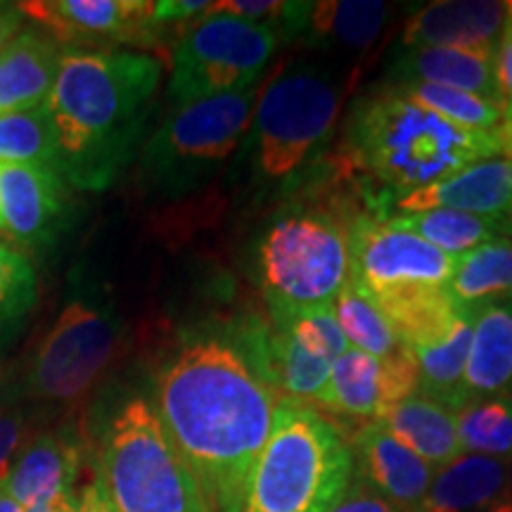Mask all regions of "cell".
<instances>
[{
	"label": "cell",
	"mask_w": 512,
	"mask_h": 512,
	"mask_svg": "<svg viewBox=\"0 0 512 512\" xmlns=\"http://www.w3.org/2000/svg\"><path fill=\"white\" fill-rule=\"evenodd\" d=\"M418 394V363L411 349L375 358L347 349L330 370L313 403L330 413L358 420H380L396 403Z\"/></svg>",
	"instance_id": "4fadbf2b"
},
{
	"label": "cell",
	"mask_w": 512,
	"mask_h": 512,
	"mask_svg": "<svg viewBox=\"0 0 512 512\" xmlns=\"http://www.w3.org/2000/svg\"><path fill=\"white\" fill-rule=\"evenodd\" d=\"M24 22V12L19 5L0 3V50L19 34V27Z\"/></svg>",
	"instance_id": "f35d334b"
},
{
	"label": "cell",
	"mask_w": 512,
	"mask_h": 512,
	"mask_svg": "<svg viewBox=\"0 0 512 512\" xmlns=\"http://www.w3.org/2000/svg\"><path fill=\"white\" fill-rule=\"evenodd\" d=\"M496 79L503 93L505 117H512V8L508 3V24L496 48Z\"/></svg>",
	"instance_id": "d590c367"
},
{
	"label": "cell",
	"mask_w": 512,
	"mask_h": 512,
	"mask_svg": "<svg viewBox=\"0 0 512 512\" xmlns=\"http://www.w3.org/2000/svg\"><path fill=\"white\" fill-rule=\"evenodd\" d=\"M446 292L465 313L512 299V238H494L456 256Z\"/></svg>",
	"instance_id": "d4e9b609"
},
{
	"label": "cell",
	"mask_w": 512,
	"mask_h": 512,
	"mask_svg": "<svg viewBox=\"0 0 512 512\" xmlns=\"http://www.w3.org/2000/svg\"><path fill=\"white\" fill-rule=\"evenodd\" d=\"M256 88L174 107L140 150V178L162 197L200 190L240 150L252 121Z\"/></svg>",
	"instance_id": "ba28073f"
},
{
	"label": "cell",
	"mask_w": 512,
	"mask_h": 512,
	"mask_svg": "<svg viewBox=\"0 0 512 512\" xmlns=\"http://www.w3.org/2000/svg\"><path fill=\"white\" fill-rule=\"evenodd\" d=\"M252 266L271 313L332 306L351 278L347 219L316 204H287L256 238Z\"/></svg>",
	"instance_id": "8992f818"
},
{
	"label": "cell",
	"mask_w": 512,
	"mask_h": 512,
	"mask_svg": "<svg viewBox=\"0 0 512 512\" xmlns=\"http://www.w3.org/2000/svg\"><path fill=\"white\" fill-rule=\"evenodd\" d=\"M0 512H24L22 505H19L15 498L8 494L5 486H0Z\"/></svg>",
	"instance_id": "7bdbcfd3"
},
{
	"label": "cell",
	"mask_w": 512,
	"mask_h": 512,
	"mask_svg": "<svg viewBox=\"0 0 512 512\" xmlns=\"http://www.w3.org/2000/svg\"><path fill=\"white\" fill-rule=\"evenodd\" d=\"M389 86V83H387ZM396 93L415 105L425 107L451 124L472 128V131H494L503 119L501 107L491 105L489 100L477 95L456 91L446 86H430V83H406V86H389Z\"/></svg>",
	"instance_id": "1f68e13d"
},
{
	"label": "cell",
	"mask_w": 512,
	"mask_h": 512,
	"mask_svg": "<svg viewBox=\"0 0 512 512\" xmlns=\"http://www.w3.org/2000/svg\"><path fill=\"white\" fill-rule=\"evenodd\" d=\"M420 512H512V460L463 453L434 472Z\"/></svg>",
	"instance_id": "ac0fdd59"
},
{
	"label": "cell",
	"mask_w": 512,
	"mask_h": 512,
	"mask_svg": "<svg viewBox=\"0 0 512 512\" xmlns=\"http://www.w3.org/2000/svg\"><path fill=\"white\" fill-rule=\"evenodd\" d=\"M491 136H494L496 143V155H503L505 162H512V117L498 121Z\"/></svg>",
	"instance_id": "ab89813d"
},
{
	"label": "cell",
	"mask_w": 512,
	"mask_h": 512,
	"mask_svg": "<svg viewBox=\"0 0 512 512\" xmlns=\"http://www.w3.org/2000/svg\"><path fill=\"white\" fill-rule=\"evenodd\" d=\"M430 83L446 86L503 105V93L496 79V55L460 48H401L389 67V86Z\"/></svg>",
	"instance_id": "d6986e66"
},
{
	"label": "cell",
	"mask_w": 512,
	"mask_h": 512,
	"mask_svg": "<svg viewBox=\"0 0 512 512\" xmlns=\"http://www.w3.org/2000/svg\"><path fill=\"white\" fill-rule=\"evenodd\" d=\"M74 512H114L110 498L105 494V486H102L100 477H95L93 482H88L81 489V494L76 496Z\"/></svg>",
	"instance_id": "74e56055"
},
{
	"label": "cell",
	"mask_w": 512,
	"mask_h": 512,
	"mask_svg": "<svg viewBox=\"0 0 512 512\" xmlns=\"http://www.w3.org/2000/svg\"><path fill=\"white\" fill-rule=\"evenodd\" d=\"M494 155L491 131L451 124L389 86L356 100L344 126L342 164L382 185L380 219L392 197L446 181Z\"/></svg>",
	"instance_id": "3957f363"
},
{
	"label": "cell",
	"mask_w": 512,
	"mask_h": 512,
	"mask_svg": "<svg viewBox=\"0 0 512 512\" xmlns=\"http://www.w3.org/2000/svg\"><path fill=\"white\" fill-rule=\"evenodd\" d=\"M512 200V162L505 159H482L465 166L446 181L425 188L403 192L389 200L384 219L394 214H418L430 209H453L482 216L498 223Z\"/></svg>",
	"instance_id": "9a60e30c"
},
{
	"label": "cell",
	"mask_w": 512,
	"mask_h": 512,
	"mask_svg": "<svg viewBox=\"0 0 512 512\" xmlns=\"http://www.w3.org/2000/svg\"><path fill=\"white\" fill-rule=\"evenodd\" d=\"M508 24V3L441 0L415 12L401 34V48H460L496 55Z\"/></svg>",
	"instance_id": "e0dca14e"
},
{
	"label": "cell",
	"mask_w": 512,
	"mask_h": 512,
	"mask_svg": "<svg viewBox=\"0 0 512 512\" xmlns=\"http://www.w3.org/2000/svg\"><path fill=\"white\" fill-rule=\"evenodd\" d=\"M74 505H76V496L69 494V496L57 498V501L34 505V508H24V512H74Z\"/></svg>",
	"instance_id": "60d3db41"
},
{
	"label": "cell",
	"mask_w": 512,
	"mask_h": 512,
	"mask_svg": "<svg viewBox=\"0 0 512 512\" xmlns=\"http://www.w3.org/2000/svg\"><path fill=\"white\" fill-rule=\"evenodd\" d=\"M339 107L342 86L316 64L283 69L266 83L240 145V162H247L259 200L292 195L309 181L328 155Z\"/></svg>",
	"instance_id": "277c9868"
},
{
	"label": "cell",
	"mask_w": 512,
	"mask_h": 512,
	"mask_svg": "<svg viewBox=\"0 0 512 512\" xmlns=\"http://www.w3.org/2000/svg\"><path fill=\"white\" fill-rule=\"evenodd\" d=\"M79 446L55 432L38 434L19 451L5 489L22 508L72 494L79 475Z\"/></svg>",
	"instance_id": "7402d4cb"
},
{
	"label": "cell",
	"mask_w": 512,
	"mask_h": 512,
	"mask_svg": "<svg viewBox=\"0 0 512 512\" xmlns=\"http://www.w3.org/2000/svg\"><path fill=\"white\" fill-rule=\"evenodd\" d=\"M36 294L34 264L15 247L0 242V354L19 337Z\"/></svg>",
	"instance_id": "4dcf8cb0"
},
{
	"label": "cell",
	"mask_w": 512,
	"mask_h": 512,
	"mask_svg": "<svg viewBox=\"0 0 512 512\" xmlns=\"http://www.w3.org/2000/svg\"><path fill=\"white\" fill-rule=\"evenodd\" d=\"M155 411L211 512H235L273 427L278 394L235 332L195 335L164 363Z\"/></svg>",
	"instance_id": "6da1fadb"
},
{
	"label": "cell",
	"mask_w": 512,
	"mask_h": 512,
	"mask_svg": "<svg viewBox=\"0 0 512 512\" xmlns=\"http://www.w3.org/2000/svg\"><path fill=\"white\" fill-rule=\"evenodd\" d=\"M496 228H498V233L505 235V238H512V200H510L508 211H505V214L501 216V221L496 223Z\"/></svg>",
	"instance_id": "ee69618b"
},
{
	"label": "cell",
	"mask_w": 512,
	"mask_h": 512,
	"mask_svg": "<svg viewBox=\"0 0 512 512\" xmlns=\"http://www.w3.org/2000/svg\"><path fill=\"white\" fill-rule=\"evenodd\" d=\"M354 472L401 512H420L434 470L396 441L382 422L370 420L351 437Z\"/></svg>",
	"instance_id": "2e32d148"
},
{
	"label": "cell",
	"mask_w": 512,
	"mask_h": 512,
	"mask_svg": "<svg viewBox=\"0 0 512 512\" xmlns=\"http://www.w3.org/2000/svg\"><path fill=\"white\" fill-rule=\"evenodd\" d=\"M508 399H510V403H512V389L508 392Z\"/></svg>",
	"instance_id": "f6af8a7d"
},
{
	"label": "cell",
	"mask_w": 512,
	"mask_h": 512,
	"mask_svg": "<svg viewBox=\"0 0 512 512\" xmlns=\"http://www.w3.org/2000/svg\"><path fill=\"white\" fill-rule=\"evenodd\" d=\"M55 166L46 105L0 117V166Z\"/></svg>",
	"instance_id": "d6a6232c"
},
{
	"label": "cell",
	"mask_w": 512,
	"mask_h": 512,
	"mask_svg": "<svg viewBox=\"0 0 512 512\" xmlns=\"http://www.w3.org/2000/svg\"><path fill=\"white\" fill-rule=\"evenodd\" d=\"M396 441L425 460L432 470H441L463 456L456 430V413L427 396L413 394L396 403L380 420Z\"/></svg>",
	"instance_id": "cb8c5ba5"
},
{
	"label": "cell",
	"mask_w": 512,
	"mask_h": 512,
	"mask_svg": "<svg viewBox=\"0 0 512 512\" xmlns=\"http://www.w3.org/2000/svg\"><path fill=\"white\" fill-rule=\"evenodd\" d=\"M62 50L48 31L22 29L0 50V117L46 105Z\"/></svg>",
	"instance_id": "44dd1931"
},
{
	"label": "cell",
	"mask_w": 512,
	"mask_h": 512,
	"mask_svg": "<svg viewBox=\"0 0 512 512\" xmlns=\"http://www.w3.org/2000/svg\"><path fill=\"white\" fill-rule=\"evenodd\" d=\"M24 427H27V420L19 411H5L0 415V486L8 482L12 465L19 456Z\"/></svg>",
	"instance_id": "e575fe53"
},
{
	"label": "cell",
	"mask_w": 512,
	"mask_h": 512,
	"mask_svg": "<svg viewBox=\"0 0 512 512\" xmlns=\"http://www.w3.org/2000/svg\"><path fill=\"white\" fill-rule=\"evenodd\" d=\"M67 219V181L55 166H0V230L8 238L48 245Z\"/></svg>",
	"instance_id": "5bb4252c"
},
{
	"label": "cell",
	"mask_w": 512,
	"mask_h": 512,
	"mask_svg": "<svg viewBox=\"0 0 512 512\" xmlns=\"http://www.w3.org/2000/svg\"><path fill=\"white\" fill-rule=\"evenodd\" d=\"M12 399H15V382H12L10 370L0 368V415L5 413Z\"/></svg>",
	"instance_id": "b9f144b4"
},
{
	"label": "cell",
	"mask_w": 512,
	"mask_h": 512,
	"mask_svg": "<svg viewBox=\"0 0 512 512\" xmlns=\"http://www.w3.org/2000/svg\"><path fill=\"white\" fill-rule=\"evenodd\" d=\"M347 238L351 280L370 302L418 290H446L451 280L456 256L368 211L349 216Z\"/></svg>",
	"instance_id": "8fae6325"
},
{
	"label": "cell",
	"mask_w": 512,
	"mask_h": 512,
	"mask_svg": "<svg viewBox=\"0 0 512 512\" xmlns=\"http://www.w3.org/2000/svg\"><path fill=\"white\" fill-rule=\"evenodd\" d=\"M510 8H512V3H510Z\"/></svg>",
	"instance_id": "bcb514c9"
},
{
	"label": "cell",
	"mask_w": 512,
	"mask_h": 512,
	"mask_svg": "<svg viewBox=\"0 0 512 512\" xmlns=\"http://www.w3.org/2000/svg\"><path fill=\"white\" fill-rule=\"evenodd\" d=\"M389 8L380 0L306 3L299 36L349 50H368L382 34Z\"/></svg>",
	"instance_id": "4316f807"
},
{
	"label": "cell",
	"mask_w": 512,
	"mask_h": 512,
	"mask_svg": "<svg viewBox=\"0 0 512 512\" xmlns=\"http://www.w3.org/2000/svg\"><path fill=\"white\" fill-rule=\"evenodd\" d=\"M162 64L128 50L67 48L46 100L55 169L79 190H107L138 155Z\"/></svg>",
	"instance_id": "7a4b0ae2"
},
{
	"label": "cell",
	"mask_w": 512,
	"mask_h": 512,
	"mask_svg": "<svg viewBox=\"0 0 512 512\" xmlns=\"http://www.w3.org/2000/svg\"><path fill=\"white\" fill-rule=\"evenodd\" d=\"M332 313H335L339 330H342L344 339H347L349 349L375 358H387L396 354V351L408 349L394 335L392 325L384 320L382 313L377 311V306L370 302L368 294L351 278L339 290L335 302H332Z\"/></svg>",
	"instance_id": "f1b7e54d"
},
{
	"label": "cell",
	"mask_w": 512,
	"mask_h": 512,
	"mask_svg": "<svg viewBox=\"0 0 512 512\" xmlns=\"http://www.w3.org/2000/svg\"><path fill=\"white\" fill-rule=\"evenodd\" d=\"M512 389V304L472 311V342L463 375L465 401L508 396Z\"/></svg>",
	"instance_id": "603a6c76"
},
{
	"label": "cell",
	"mask_w": 512,
	"mask_h": 512,
	"mask_svg": "<svg viewBox=\"0 0 512 512\" xmlns=\"http://www.w3.org/2000/svg\"><path fill=\"white\" fill-rule=\"evenodd\" d=\"M382 221L418 235V238L430 242L432 247L441 249V252L448 256H460L467 252V249L484 245V242L494 240L498 235L494 221L453 209H430L418 211V214H394Z\"/></svg>",
	"instance_id": "83f0119b"
},
{
	"label": "cell",
	"mask_w": 512,
	"mask_h": 512,
	"mask_svg": "<svg viewBox=\"0 0 512 512\" xmlns=\"http://www.w3.org/2000/svg\"><path fill=\"white\" fill-rule=\"evenodd\" d=\"M98 477L114 512H211L145 396H133L112 415L102 437Z\"/></svg>",
	"instance_id": "52a82bcc"
},
{
	"label": "cell",
	"mask_w": 512,
	"mask_h": 512,
	"mask_svg": "<svg viewBox=\"0 0 512 512\" xmlns=\"http://www.w3.org/2000/svg\"><path fill=\"white\" fill-rule=\"evenodd\" d=\"M121 320L98 294H74L38 344L27 370L36 399L69 403L81 399L117 354Z\"/></svg>",
	"instance_id": "30bf717a"
},
{
	"label": "cell",
	"mask_w": 512,
	"mask_h": 512,
	"mask_svg": "<svg viewBox=\"0 0 512 512\" xmlns=\"http://www.w3.org/2000/svg\"><path fill=\"white\" fill-rule=\"evenodd\" d=\"M211 3L207 0H171V3H152V24L178 22L195 15H207Z\"/></svg>",
	"instance_id": "8d00e7d4"
},
{
	"label": "cell",
	"mask_w": 512,
	"mask_h": 512,
	"mask_svg": "<svg viewBox=\"0 0 512 512\" xmlns=\"http://www.w3.org/2000/svg\"><path fill=\"white\" fill-rule=\"evenodd\" d=\"M328 512H401L394 508L387 498H382L373 486H368L361 477L354 472V479L347 486L339 501L332 505Z\"/></svg>",
	"instance_id": "836d02e7"
},
{
	"label": "cell",
	"mask_w": 512,
	"mask_h": 512,
	"mask_svg": "<svg viewBox=\"0 0 512 512\" xmlns=\"http://www.w3.org/2000/svg\"><path fill=\"white\" fill-rule=\"evenodd\" d=\"M510 304H512V299H510Z\"/></svg>",
	"instance_id": "7dc6e473"
},
{
	"label": "cell",
	"mask_w": 512,
	"mask_h": 512,
	"mask_svg": "<svg viewBox=\"0 0 512 512\" xmlns=\"http://www.w3.org/2000/svg\"><path fill=\"white\" fill-rule=\"evenodd\" d=\"M347 349L332 306L271 313L261 344V373L280 399L309 403L325 387L332 366Z\"/></svg>",
	"instance_id": "7c38bea8"
},
{
	"label": "cell",
	"mask_w": 512,
	"mask_h": 512,
	"mask_svg": "<svg viewBox=\"0 0 512 512\" xmlns=\"http://www.w3.org/2000/svg\"><path fill=\"white\" fill-rule=\"evenodd\" d=\"M280 36L249 19L207 12L178 41L169 79L174 107L254 88Z\"/></svg>",
	"instance_id": "9c48e42d"
},
{
	"label": "cell",
	"mask_w": 512,
	"mask_h": 512,
	"mask_svg": "<svg viewBox=\"0 0 512 512\" xmlns=\"http://www.w3.org/2000/svg\"><path fill=\"white\" fill-rule=\"evenodd\" d=\"M351 479L347 434L309 403L278 399L235 512H328Z\"/></svg>",
	"instance_id": "5b68a950"
},
{
	"label": "cell",
	"mask_w": 512,
	"mask_h": 512,
	"mask_svg": "<svg viewBox=\"0 0 512 512\" xmlns=\"http://www.w3.org/2000/svg\"><path fill=\"white\" fill-rule=\"evenodd\" d=\"M24 15L41 19L50 36L67 41H133L152 27V3L136 0H57V3H22Z\"/></svg>",
	"instance_id": "ffe728a7"
},
{
	"label": "cell",
	"mask_w": 512,
	"mask_h": 512,
	"mask_svg": "<svg viewBox=\"0 0 512 512\" xmlns=\"http://www.w3.org/2000/svg\"><path fill=\"white\" fill-rule=\"evenodd\" d=\"M472 342V313L460 311L458 318L439 339L415 347L418 363V394L451 408L453 413L465 406L463 375Z\"/></svg>",
	"instance_id": "484cf974"
},
{
	"label": "cell",
	"mask_w": 512,
	"mask_h": 512,
	"mask_svg": "<svg viewBox=\"0 0 512 512\" xmlns=\"http://www.w3.org/2000/svg\"><path fill=\"white\" fill-rule=\"evenodd\" d=\"M460 451L512 460V403L508 396L467 401L456 411Z\"/></svg>",
	"instance_id": "f546056e"
}]
</instances>
